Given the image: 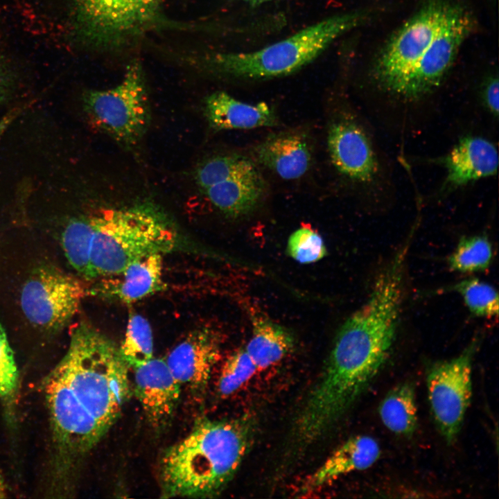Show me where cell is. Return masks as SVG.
Masks as SVG:
<instances>
[{
	"instance_id": "18",
	"label": "cell",
	"mask_w": 499,
	"mask_h": 499,
	"mask_svg": "<svg viewBox=\"0 0 499 499\" xmlns=\"http://www.w3.org/2000/svg\"><path fill=\"white\" fill-rule=\"evenodd\" d=\"M204 111L210 127L217 131L272 127L278 124L274 110L267 103H244L224 91L209 95L204 101Z\"/></svg>"
},
{
	"instance_id": "34",
	"label": "cell",
	"mask_w": 499,
	"mask_h": 499,
	"mask_svg": "<svg viewBox=\"0 0 499 499\" xmlns=\"http://www.w3.org/2000/svg\"><path fill=\"white\" fill-rule=\"evenodd\" d=\"M245 3L249 4L250 6H261L275 0H242Z\"/></svg>"
},
{
	"instance_id": "3",
	"label": "cell",
	"mask_w": 499,
	"mask_h": 499,
	"mask_svg": "<svg viewBox=\"0 0 499 499\" xmlns=\"http://www.w3.org/2000/svg\"><path fill=\"white\" fill-rule=\"evenodd\" d=\"M94 279L121 274L131 263L171 252L179 242L166 216L150 202L106 209L91 216Z\"/></svg>"
},
{
	"instance_id": "17",
	"label": "cell",
	"mask_w": 499,
	"mask_h": 499,
	"mask_svg": "<svg viewBox=\"0 0 499 499\" xmlns=\"http://www.w3.org/2000/svg\"><path fill=\"white\" fill-rule=\"evenodd\" d=\"M380 448L371 436L351 437L338 446L304 482V490H313L338 478L371 467L378 459Z\"/></svg>"
},
{
	"instance_id": "12",
	"label": "cell",
	"mask_w": 499,
	"mask_h": 499,
	"mask_svg": "<svg viewBox=\"0 0 499 499\" xmlns=\"http://www.w3.org/2000/svg\"><path fill=\"white\" fill-rule=\"evenodd\" d=\"M89 294L80 279L52 268L35 272L23 286L22 311L33 325L47 331L65 326Z\"/></svg>"
},
{
	"instance_id": "11",
	"label": "cell",
	"mask_w": 499,
	"mask_h": 499,
	"mask_svg": "<svg viewBox=\"0 0 499 499\" xmlns=\"http://www.w3.org/2000/svg\"><path fill=\"white\" fill-rule=\"evenodd\" d=\"M475 338L457 356L431 365L426 374L428 400L438 430L448 444L457 439L472 396Z\"/></svg>"
},
{
	"instance_id": "4",
	"label": "cell",
	"mask_w": 499,
	"mask_h": 499,
	"mask_svg": "<svg viewBox=\"0 0 499 499\" xmlns=\"http://www.w3.org/2000/svg\"><path fill=\"white\" fill-rule=\"evenodd\" d=\"M367 18V12L363 11L333 15L258 50L216 53L208 63L218 72L233 78L264 79L290 75L312 62L337 38Z\"/></svg>"
},
{
	"instance_id": "14",
	"label": "cell",
	"mask_w": 499,
	"mask_h": 499,
	"mask_svg": "<svg viewBox=\"0 0 499 499\" xmlns=\"http://www.w3.org/2000/svg\"><path fill=\"white\" fill-rule=\"evenodd\" d=\"M436 161L445 169V177L439 193L447 194L473 182L496 175L498 148L487 138L466 135L461 137Z\"/></svg>"
},
{
	"instance_id": "35",
	"label": "cell",
	"mask_w": 499,
	"mask_h": 499,
	"mask_svg": "<svg viewBox=\"0 0 499 499\" xmlns=\"http://www.w3.org/2000/svg\"><path fill=\"white\" fill-rule=\"evenodd\" d=\"M6 496V487L3 478L0 472V498H5Z\"/></svg>"
},
{
	"instance_id": "32",
	"label": "cell",
	"mask_w": 499,
	"mask_h": 499,
	"mask_svg": "<svg viewBox=\"0 0 499 499\" xmlns=\"http://www.w3.org/2000/svg\"><path fill=\"white\" fill-rule=\"evenodd\" d=\"M6 61L0 54V103L5 98L11 86V73Z\"/></svg>"
},
{
	"instance_id": "19",
	"label": "cell",
	"mask_w": 499,
	"mask_h": 499,
	"mask_svg": "<svg viewBox=\"0 0 499 499\" xmlns=\"http://www.w3.org/2000/svg\"><path fill=\"white\" fill-rule=\"evenodd\" d=\"M265 189V182L259 171L224 180L202 192L222 213L238 218L255 209L264 197Z\"/></svg>"
},
{
	"instance_id": "30",
	"label": "cell",
	"mask_w": 499,
	"mask_h": 499,
	"mask_svg": "<svg viewBox=\"0 0 499 499\" xmlns=\"http://www.w3.org/2000/svg\"><path fill=\"white\" fill-rule=\"evenodd\" d=\"M18 370L6 333L0 322V398L12 399L18 387Z\"/></svg>"
},
{
	"instance_id": "23",
	"label": "cell",
	"mask_w": 499,
	"mask_h": 499,
	"mask_svg": "<svg viewBox=\"0 0 499 499\" xmlns=\"http://www.w3.org/2000/svg\"><path fill=\"white\" fill-rule=\"evenodd\" d=\"M93 235L91 216L72 219L62 234V245L69 263L87 280L94 279L91 263Z\"/></svg>"
},
{
	"instance_id": "20",
	"label": "cell",
	"mask_w": 499,
	"mask_h": 499,
	"mask_svg": "<svg viewBox=\"0 0 499 499\" xmlns=\"http://www.w3.org/2000/svg\"><path fill=\"white\" fill-rule=\"evenodd\" d=\"M163 254H154L129 264L109 293L130 304L157 292L163 288Z\"/></svg>"
},
{
	"instance_id": "31",
	"label": "cell",
	"mask_w": 499,
	"mask_h": 499,
	"mask_svg": "<svg viewBox=\"0 0 499 499\" xmlns=\"http://www.w3.org/2000/svg\"><path fill=\"white\" fill-rule=\"evenodd\" d=\"M498 76L488 78L482 89V103L488 112L494 118H498L499 110V87Z\"/></svg>"
},
{
	"instance_id": "22",
	"label": "cell",
	"mask_w": 499,
	"mask_h": 499,
	"mask_svg": "<svg viewBox=\"0 0 499 499\" xmlns=\"http://www.w3.org/2000/svg\"><path fill=\"white\" fill-rule=\"evenodd\" d=\"M378 411L389 431L403 437L412 436L418 425L414 385L404 382L392 388L380 403Z\"/></svg>"
},
{
	"instance_id": "28",
	"label": "cell",
	"mask_w": 499,
	"mask_h": 499,
	"mask_svg": "<svg viewBox=\"0 0 499 499\" xmlns=\"http://www.w3.org/2000/svg\"><path fill=\"white\" fill-rule=\"evenodd\" d=\"M258 370L244 349L234 351L225 361L218 376L217 389L222 396L238 391Z\"/></svg>"
},
{
	"instance_id": "24",
	"label": "cell",
	"mask_w": 499,
	"mask_h": 499,
	"mask_svg": "<svg viewBox=\"0 0 499 499\" xmlns=\"http://www.w3.org/2000/svg\"><path fill=\"white\" fill-rule=\"evenodd\" d=\"M254 163L239 154L217 155L203 161L195 172V180L202 191L224 180L259 172Z\"/></svg>"
},
{
	"instance_id": "33",
	"label": "cell",
	"mask_w": 499,
	"mask_h": 499,
	"mask_svg": "<svg viewBox=\"0 0 499 499\" xmlns=\"http://www.w3.org/2000/svg\"><path fill=\"white\" fill-rule=\"evenodd\" d=\"M24 110L22 106L16 107L0 119V137Z\"/></svg>"
},
{
	"instance_id": "13",
	"label": "cell",
	"mask_w": 499,
	"mask_h": 499,
	"mask_svg": "<svg viewBox=\"0 0 499 499\" xmlns=\"http://www.w3.org/2000/svg\"><path fill=\"white\" fill-rule=\"evenodd\" d=\"M132 369L135 394L147 421L155 430L165 428L175 412L181 385L164 359L152 358Z\"/></svg>"
},
{
	"instance_id": "10",
	"label": "cell",
	"mask_w": 499,
	"mask_h": 499,
	"mask_svg": "<svg viewBox=\"0 0 499 499\" xmlns=\"http://www.w3.org/2000/svg\"><path fill=\"white\" fill-rule=\"evenodd\" d=\"M76 34L96 47L116 46L159 17V0H73Z\"/></svg>"
},
{
	"instance_id": "9",
	"label": "cell",
	"mask_w": 499,
	"mask_h": 499,
	"mask_svg": "<svg viewBox=\"0 0 499 499\" xmlns=\"http://www.w3.org/2000/svg\"><path fill=\"white\" fill-rule=\"evenodd\" d=\"M328 150L337 171L372 198L386 194L387 163L372 132L357 116L343 113L330 124Z\"/></svg>"
},
{
	"instance_id": "15",
	"label": "cell",
	"mask_w": 499,
	"mask_h": 499,
	"mask_svg": "<svg viewBox=\"0 0 499 499\" xmlns=\"http://www.w3.org/2000/svg\"><path fill=\"white\" fill-rule=\"evenodd\" d=\"M219 354L216 333L203 327L190 332L165 360L181 386L200 389L208 383Z\"/></svg>"
},
{
	"instance_id": "8",
	"label": "cell",
	"mask_w": 499,
	"mask_h": 499,
	"mask_svg": "<svg viewBox=\"0 0 499 499\" xmlns=\"http://www.w3.org/2000/svg\"><path fill=\"white\" fill-rule=\"evenodd\" d=\"M473 28L471 15L453 2L437 35L403 82L394 109L405 114L421 108L443 83Z\"/></svg>"
},
{
	"instance_id": "27",
	"label": "cell",
	"mask_w": 499,
	"mask_h": 499,
	"mask_svg": "<svg viewBox=\"0 0 499 499\" xmlns=\"http://www.w3.org/2000/svg\"><path fill=\"white\" fill-rule=\"evenodd\" d=\"M452 288L461 295L473 315L486 318L498 315V294L489 283L469 278L458 282Z\"/></svg>"
},
{
	"instance_id": "6",
	"label": "cell",
	"mask_w": 499,
	"mask_h": 499,
	"mask_svg": "<svg viewBox=\"0 0 499 499\" xmlns=\"http://www.w3.org/2000/svg\"><path fill=\"white\" fill-rule=\"evenodd\" d=\"M450 0H428L390 38L374 64L378 90L394 108L401 87L439 31L452 5Z\"/></svg>"
},
{
	"instance_id": "1",
	"label": "cell",
	"mask_w": 499,
	"mask_h": 499,
	"mask_svg": "<svg viewBox=\"0 0 499 499\" xmlns=\"http://www.w3.org/2000/svg\"><path fill=\"white\" fill-rule=\"evenodd\" d=\"M244 418L202 419L187 436L169 447L160 462L163 497L217 496L236 473L253 438Z\"/></svg>"
},
{
	"instance_id": "7",
	"label": "cell",
	"mask_w": 499,
	"mask_h": 499,
	"mask_svg": "<svg viewBox=\"0 0 499 499\" xmlns=\"http://www.w3.org/2000/svg\"><path fill=\"white\" fill-rule=\"evenodd\" d=\"M83 107L94 125L116 142L126 146L139 143L150 119L139 62L130 64L122 80L115 87L86 92Z\"/></svg>"
},
{
	"instance_id": "5",
	"label": "cell",
	"mask_w": 499,
	"mask_h": 499,
	"mask_svg": "<svg viewBox=\"0 0 499 499\" xmlns=\"http://www.w3.org/2000/svg\"><path fill=\"white\" fill-rule=\"evenodd\" d=\"M54 449L55 478L67 480L78 462L107 433L77 399L55 367L44 382Z\"/></svg>"
},
{
	"instance_id": "21",
	"label": "cell",
	"mask_w": 499,
	"mask_h": 499,
	"mask_svg": "<svg viewBox=\"0 0 499 499\" xmlns=\"http://www.w3.org/2000/svg\"><path fill=\"white\" fill-rule=\"evenodd\" d=\"M294 347L292 335L283 327L266 319L254 321L245 347L258 369H266L284 358Z\"/></svg>"
},
{
	"instance_id": "25",
	"label": "cell",
	"mask_w": 499,
	"mask_h": 499,
	"mask_svg": "<svg viewBox=\"0 0 499 499\" xmlns=\"http://www.w3.org/2000/svg\"><path fill=\"white\" fill-rule=\"evenodd\" d=\"M120 353L130 368L141 365L153 358V337L148 321L142 315H129Z\"/></svg>"
},
{
	"instance_id": "16",
	"label": "cell",
	"mask_w": 499,
	"mask_h": 499,
	"mask_svg": "<svg viewBox=\"0 0 499 499\" xmlns=\"http://www.w3.org/2000/svg\"><path fill=\"white\" fill-rule=\"evenodd\" d=\"M254 154L260 164L287 180L302 177L309 170L312 161L308 139L299 131L269 136L256 146Z\"/></svg>"
},
{
	"instance_id": "29",
	"label": "cell",
	"mask_w": 499,
	"mask_h": 499,
	"mask_svg": "<svg viewBox=\"0 0 499 499\" xmlns=\"http://www.w3.org/2000/svg\"><path fill=\"white\" fill-rule=\"evenodd\" d=\"M289 255L300 263L316 262L326 254V249L321 236L309 227H301L288 238Z\"/></svg>"
},
{
	"instance_id": "26",
	"label": "cell",
	"mask_w": 499,
	"mask_h": 499,
	"mask_svg": "<svg viewBox=\"0 0 499 499\" xmlns=\"http://www.w3.org/2000/svg\"><path fill=\"white\" fill-rule=\"evenodd\" d=\"M492 256V246L488 238L475 235L461 238L448 261L451 270L471 273L487 269Z\"/></svg>"
},
{
	"instance_id": "2",
	"label": "cell",
	"mask_w": 499,
	"mask_h": 499,
	"mask_svg": "<svg viewBox=\"0 0 499 499\" xmlns=\"http://www.w3.org/2000/svg\"><path fill=\"white\" fill-rule=\"evenodd\" d=\"M55 368L107 432L130 395V367L119 347L86 322L73 327L67 353Z\"/></svg>"
}]
</instances>
